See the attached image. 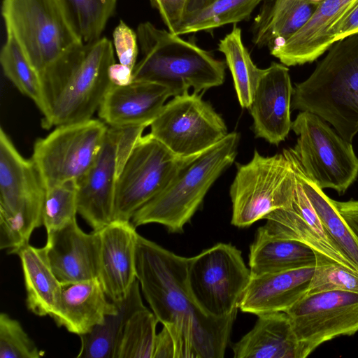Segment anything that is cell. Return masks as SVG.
<instances>
[{
  "label": "cell",
  "instance_id": "obj_21",
  "mask_svg": "<svg viewBox=\"0 0 358 358\" xmlns=\"http://www.w3.org/2000/svg\"><path fill=\"white\" fill-rule=\"evenodd\" d=\"M314 268L251 276L238 308L256 315L285 312L307 294Z\"/></svg>",
  "mask_w": 358,
  "mask_h": 358
},
{
  "label": "cell",
  "instance_id": "obj_8",
  "mask_svg": "<svg viewBox=\"0 0 358 358\" xmlns=\"http://www.w3.org/2000/svg\"><path fill=\"white\" fill-rule=\"evenodd\" d=\"M296 187L295 171L283 152L264 157L255 150L248 163L237 166L230 187L231 224L247 227L276 209L292 208Z\"/></svg>",
  "mask_w": 358,
  "mask_h": 358
},
{
  "label": "cell",
  "instance_id": "obj_27",
  "mask_svg": "<svg viewBox=\"0 0 358 358\" xmlns=\"http://www.w3.org/2000/svg\"><path fill=\"white\" fill-rule=\"evenodd\" d=\"M117 311L107 315L103 322L89 333L80 336L79 358H116L117 350L125 325L130 317L143 308L140 285L136 280L126 297L113 301Z\"/></svg>",
  "mask_w": 358,
  "mask_h": 358
},
{
  "label": "cell",
  "instance_id": "obj_5",
  "mask_svg": "<svg viewBox=\"0 0 358 358\" xmlns=\"http://www.w3.org/2000/svg\"><path fill=\"white\" fill-rule=\"evenodd\" d=\"M240 134L229 133L220 142L191 157L159 194L138 209L131 222L157 223L180 233L198 210L213 184L234 162Z\"/></svg>",
  "mask_w": 358,
  "mask_h": 358
},
{
  "label": "cell",
  "instance_id": "obj_6",
  "mask_svg": "<svg viewBox=\"0 0 358 358\" xmlns=\"http://www.w3.org/2000/svg\"><path fill=\"white\" fill-rule=\"evenodd\" d=\"M46 187L32 159L24 157L0 129V248L29 243L43 224Z\"/></svg>",
  "mask_w": 358,
  "mask_h": 358
},
{
  "label": "cell",
  "instance_id": "obj_18",
  "mask_svg": "<svg viewBox=\"0 0 358 358\" xmlns=\"http://www.w3.org/2000/svg\"><path fill=\"white\" fill-rule=\"evenodd\" d=\"M98 279L112 301L127 296L136 279L138 233L131 221L113 220L102 228Z\"/></svg>",
  "mask_w": 358,
  "mask_h": 358
},
{
  "label": "cell",
  "instance_id": "obj_19",
  "mask_svg": "<svg viewBox=\"0 0 358 358\" xmlns=\"http://www.w3.org/2000/svg\"><path fill=\"white\" fill-rule=\"evenodd\" d=\"M170 96L173 94L169 88L155 83L134 80L126 85L112 84L98 115L110 127H148Z\"/></svg>",
  "mask_w": 358,
  "mask_h": 358
},
{
  "label": "cell",
  "instance_id": "obj_31",
  "mask_svg": "<svg viewBox=\"0 0 358 358\" xmlns=\"http://www.w3.org/2000/svg\"><path fill=\"white\" fill-rule=\"evenodd\" d=\"M264 0H214L206 7L186 17L178 35L210 31L248 18Z\"/></svg>",
  "mask_w": 358,
  "mask_h": 358
},
{
  "label": "cell",
  "instance_id": "obj_13",
  "mask_svg": "<svg viewBox=\"0 0 358 358\" xmlns=\"http://www.w3.org/2000/svg\"><path fill=\"white\" fill-rule=\"evenodd\" d=\"M150 126V134L175 155L201 153L229 133L222 117L199 93L174 96Z\"/></svg>",
  "mask_w": 358,
  "mask_h": 358
},
{
  "label": "cell",
  "instance_id": "obj_28",
  "mask_svg": "<svg viewBox=\"0 0 358 358\" xmlns=\"http://www.w3.org/2000/svg\"><path fill=\"white\" fill-rule=\"evenodd\" d=\"M282 152L290 161L296 180L315 210L329 238L358 271V239L339 213L332 199L303 173L292 149H285Z\"/></svg>",
  "mask_w": 358,
  "mask_h": 358
},
{
  "label": "cell",
  "instance_id": "obj_1",
  "mask_svg": "<svg viewBox=\"0 0 358 358\" xmlns=\"http://www.w3.org/2000/svg\"><path fill=\"white\" fill-rule=\"evenodd\" d=\"M189 257L138 234L136 279L152 311L171 333L175 358H222L236 317H215L196 301L188 280Z\"/></svg>",
  "mask_w": 358,
  "mask_h": 358
},
{
  "label": "cell",
  "instance_id": "obj_39",
  "mask_svg": "<svg viewBox=\"0 0 358 358\" xmlns=\"http://www.w3.org/2000/svg\"><path fill=\"white\" fill-rule=\"evenodd\" d=\"M170 32L177 34L185 19L189 0H150Z\"/></svg>",
  "mask_w": 358,
  "mask_h": 358
},
{
  "label": "cell",
  "instance_id": "obj_7",
  "mask_svg": "<svg viewBox=\"0 0 358 358\" xmlns=\"http://www.w3.org/2000/svg\"><path fill=\"white\" fill-rule=\"evenodd\" d=\"M1 14L7 36L14 39L38 74L83 42L60 0H3Z\"/></svg>",
  "mask_w": 358,
  "mask_h": 358
},
{
  "label": "cell",
  "instance_id": "obj_25",
  "mask_svg": "<svg viewBox=\"0 0 358 358\" xmlns=\"http://www.w3.org/2000/svg\"><path fill=\"white\" fill-rule=\"evenodd\" d=\"M8 253L20 259L27 308L38 316L52 317L59 304L62 284L52 269L45 247L28 243Z\"/></svg>",
  "mask_w": 358,
  "mask_h": 358
},
{
  "label": "cell",
  "instance_id": "obj_32",
  "mask_svg": "<svg viewBox=\"0 0 358 358\" xmlns=\"http://www.w3.org/2000/svg\"><path fill=\"white\" fill-rule=\"evenodd\" d=\"M60 1L78 36L83 43H91L101 38L118 0Z\"/></svg>",
  "mask_w": 358,
  "mask_h": 358
},
{
  "label": "cell",
  "instance_id": "obj_22",
  "mask_svg": "<svg viewBox=\"0 0 358 358\" xmlns=\"http://www.w3.org/2000/svg\"><path fill=\"white\" fill-rule=\"evenodd\" d=\"M116 311V303L107 297L96 278L62 284L59 304L51 317L58 327L80 336Z\"/></svg>",
  "mask_w": 358,
  "mask_h": 358
},
{
  "label": "cell",
  "instance_id": "obj_37",
  "mask_svg": "<svg viewBox=\"0 0 358 358\" xmlns=\"http://www.w3.org/2000/svg\"><path fill=\"white\" fill-rule=\"evenodd\" d=\"M19 321L0 315V358H39L44 355Z\"/></svg>",
  "mask_w": 358,
  "mask_h": 358
},
{
  "label": "cell",
  "instance_id": "obj_23",
  "mask_svg": "<svg viewBox=\"0 0 358 358\" xmlns=\"http://www.w3.org/2000/svg\"><path fill=\"white\" fill-rule=\"evenodd\" d=\"M253 328L232 348L234 358H298L299 343L285 312L257 315Z\"/></svg>",
  "mask_w": 358,
  "mask_h": 358
},
{
  "label": "cell",
  "instance_id": "obj_16",
  "mask_svg": "<svg viewBox=\"0 0 358 358\" xmlns=\"http://www.w3.org/2000/svg\"><path fill=\"white\" fill-rule=\"evenodd\" d=\"M294 92L289 69L282 63L272 62L262 69L251 106L255 136L278 145L290 130L291 104Z\"/></svg>",
  "mask_w": 358,
  "mask_h": 358
},
{
  "label": "cell",
  "instance_id": "obj_17",
  "mask_svg": "<svg viewBox=\"0 0 358 358\" xmlns=\"http://www.w3.org/2000/svg\"><path fill=\"white\" fill-rule=\"evenodd\" d=\"M52 269L62 284L99 278V231H83L76 220L47 234L45 245Z\"/></svg>",
  "mask_w": 358,
  "mask_h": 358
},
{
  "label": "cell",
  "instance_id": "obj_41",
  "mask_svg": "<svg viewBox=\"0 0 358 358\" xmlns=\"http://www.w3.org/2000/svg\"><path fill=\"white\" fill-rule=\"evenodd\" d=\"M334 42L358 34V0L347 10L332 29Z\"/></svg>",
  "mask_w": 358,
  "mask_h": 358
},
{
  "label": "cell",
  "instance_id": "obj_2",
  "mask_svg": "<svg viewBox=\"0 0 358 358\" xmlns=\"http://www.w3.org/2000/svg\"><path fill=\"white\" fill-rule=\"evenodd\" d=\"M115 62L111 41L101 37L70 48L39 73L42 127L91 119L112 85L108 71Z\"/></svg>",
  "mask_w": 358,
  "mask_h": 358
},
{
  "label": "cell",
  "instance_id": "obj_4",
  "mask_svg": "<svg viewBox=\"0 0 358 358\" xmlns=\"http://www.w3.org/2000/svg\"><path fill=\"white\" fill-rule=\"evenodd\" d=\"M328 50L311 75L296 84L291 107L317 115L352 143L358 133V34Z\"/></svg>",
  "mask_w": 358,
  "mask_h": 358
},
{
  "label": "cell",
  "instance_id": "obj_38",
  "mask_svg": "<svg viewBox=\"0 0 358 358\" xmlns=\"http://www.w3.org/2000/svg\"><path fill=\"white\" fill-rule=\"evenodd\" d=\"M113 38L119 63L134 69L138 54L137 33L121 20L113 31Z\"/></svg>",
  "mask_w": 358,
  "mask_h": 358
},
{
  "label": "cell",
  "instance_id": "obj_12",
  "mask_svg": "<svg viewBox=\"0 0 358 358\" xmlns=\"http://www.w3.org/2000/svg\"><path fill=\"white\" fill-rule=\"evenodd\" d=\"M108 130L102 120L57 127L34 145L31 159L46 189L69 180L78 181L95 162Z\"/></svg>",
  "mask_w": 358,
  "mask_h": 358
},
{
  "label": "cell",
  "instance_id": "obj_29",
  "mask_svg": "<svg viewBox=\"0 0 358 358\" xmlns=\"http://www.w3.org/2000/svg\"><path fill=\"white\" fill-rule=\"evenodd\" d=\"M264 227L272 234L285 239L299 241L315 252L335 261L346 268L358 273L355 265L331 241L319 236L293 208L276 209L264 218Z\"/></svg>",
  "mask_w": 358,
  "mask_h": 358
},
{
  "label": "cell",
  "instance_id": "obj_33",
  "mask_svg": "<svg viewBox=\"0 0 358 358\" xmlns=\"http://www.w3.org/2000/svg\"><path fill=\"white\" fill-rule=\"evenodd\" d=\"M158 322L145 306L136 311L125 325L116 358H152Z\"/></svg>",
  "mask_w": 358,
  "mask_h": 358
},
{
  "label": "cell",
  "instance_id": "obj_24",
  "mask_svg": "<svg viewBox=\"0 0 358 358\" xmlns=\"http://www.w3.org/2000/svg\"><path fill=\"white\" fill-rule=\"evenodd\" d=\"M318 3L310 0H264L252 26V41L258 48L283 45L311 18Z\"/></svg>",
  "mask_w": 358,
  "mask_h": 358
},
{
  "label": "cell",
  "instance_id": "obj_42",
  "mask_svg": "<svg viewBox=\"0 0 358 358\" xmlns=\"http://www.w3.org/2000/svg\"><path fill=\"white\" fill-rule=\"evenodd\" d=\"M152 358H175V345L173 337L168 329L163 326L157 334Z\"/></svg>",
  "mask_w": 358,
  "mask_h": 358
},
{
  "label": "cell",
  "instance_id": "obj_30",
  "mask_svg": "<svg viewBox=\"0 0 358 358\" xmlns=\"http://www.w3.org/2000/svg\"><path fill=\"white\" fill-rule=\"evenodd\" d=\"M218 50L224 55L241 106L249 108L262 69H259L252 60L243 44L241 29L234 25L232 30L220 41Z\"/></svg>",
  "mask_w": 358,
  "mask_h": 358
},
{
  "label": "cell",
  "instance_id": "obj_44",
  "mask_svg": "<svg viewBox=\"0 0 358 358\" xmlns=\"http://www.w3.org/2000/svg\"><path fill=\"white\" fill-rule=\"evenodd\" d=\"M113 85H126L133 81V69L120 63H113L108 71Z\"/></svg>",
  "mask_w": 358,
  "mask_h": 358
},
{
  "label": "cell",
  "instance_id": "obj_35",
  "mask_svg": "<svg viewBox=\"0 0 358 358\" xmlns=\"http://www.w3.org/2000/svg\"><path fill=\"white\" fill-rule=\"evenodd\" d=\"M77 213V181L69 180L47 189L43 213L47 234L76 220Z\"/></svg>",
  "mask_w": 358,
  "mask_h": 358
},
{
  "label": "cell",
  "instance_id": "obj_36",
  "mask_svg": "<svg viewBox=\"0 0 358 358\" xmlns=\"http://www.w3.org/2000/svg\"><path fill=\"white\" fill-rule=\"evenodd\" d=\"M315 255L316 262L306 294L335 290L358 293V273L320 253Z\"/></svg>",
  "mask_w": 358,
  "mask_h": 358
},
{
  "label": "cell",
  "instance_id": "obj_11",
  "mask_svg": "<svg viewBox=\"0 0 358 358\" xmlns=\"http://www.w3.org/2000/svg\"><path fill=\"white\" fill-rule=\"evenodd\" d=\"M250 278L241 250L230 243H218L189 257L191 292L201 309L213 317L237 313Z\"/></svg>",
  "mask_w": 358,
  "mask_h": 358
},
{
  "label": "cell",
  "instance_id": "obj_43",
  "mask_svg": "<svg viewBox=\"0 0 358 358\" xmlns=\"http://www.w3.org/2000/svg\"><path fill=\"white\" fill-rule=\"evenodd\" d=\"M332 202L358 239V200Z\"/></svg>",
  "mask_w": 358,
  "mask_h": 358
},
{
  "label": "cell",
  "instance_id": "obj_40",
  "mask_svg": "<svg viewBox=\"0 0 358 358\" xmlns=\"http://www.w3.org/2000/svg\"><path fill=\"white\" fill-rule=\"evenodd\" d=\"M292 207L319 236L331 241L315 210L297 180Z\"/></svg>",
  "mask_w": 358,
  "mask_h": 358
},
{
  "label": "cell",
  "instance_id": "obj_34",
  "mask_svg": "<svg viewBox=\"0 0 358 358\" xmlns=\"http://www.w3.org/2000/svg\"><path fill=\"white\" fill-rule=\"evenodd\" d=\"M0 62L5 76L40 108L42 95L39 74L10 36H7L1 48Z\"/></svg>",
  "mask_w": 358,
  "mask_h": 358
},
{
  "label": "cell",
  "instance_id": "obj_15",
  "mask_svg": "<svg viewBox=\"0 0 358 358\" xmlns=\"http://www.w3.org/2000/svg\"><path fill=\"white\" fill-rule=\"evenodd\" d=\"M285 313L299 343L298 358H305L322 343L358 331V293L306 294Z\"/></svg>",
  "mask_w": 358,
  "mask_h": 358
},
{
  "label": "cell",
  "instance_id": "obj_26",
  "mask_svg": "<svg viewBox=\"0 0 358 358\" xmlns=\"http://www.w3.org/2000/svg\"><path fill=\"white\" fill-rule=\"evenodd\" d=\"M315 252L303 243L282 238L264 226L257 229L250 248L251 276L313 266Z\"/></svg>",
  "mask_w": 358,
  "mask_h": 358
},
{
  "label": "cell",
  "instance_id": "obj_45",
  "mask_svg": "<svg viewBox=\"0 0 358 358\" xmlns=\"http://www.w3.org/2000/svg\"><path fill=\"white\" fill-rule=\"evenodd\" d=\"M213 1L214 0H189L185 18L206 7Z\"/></svg>",
  "mask_w": 358,
  "mask_h": 358
},
{
  "label": "cell",
  "instance_id": "obj_10",
  "mask_svg": "<svg viewBox=\"0 0 358 358\" xmlns=\"http://www.w3.org/2000/svg\"><path fill=\"white\" fill-rule=\"evenodd\" d=\"M191 157L175 155L150 134L141 136L117 176L113 220L131 221L138 209L166 187Z\"/></svg>",
  "mask_w": 358,
  "mask_h": 358
},
{
  "label": "cell",
  "instance_id": "obj_3",
  "mask_svg": "<svg viewBox=\"0 0 358 358\" xmlns=\"http://www.w3.org/2000/svg\"><path fill=\"white\" fill-rule=\"evenodd\" d=\"M137 36L141 59L133 69V81H148L169 88L173 96L199 93L224 81L225 61L180 35L157 28L151 22L139 24Z\"/></svg>",
  "mask_w": 358,
  "mask_h": 358
},
{
  "label": "cell",
  "instance_id": "obj_20",
  "mask_svg": "<svg viewBox=\"0 0 358 358\" xmlns=\"http://www.w3.org/2000/svg\"><path fill=\"white\" fill-rule=\"evenodd\" d=\"M356 0H323L310 20L283 45L270 50L287 66L316 60L332 45V29Z\"/></svg>",
  "mask_w": 358,
  "mask_h": 358
},
{
  "label": "cell",
  "instance_id": "obj_14",
  "mask_svg": "<svg viewBox=\"0 0 358 358\" xmlns=\"http://www.w3.org/2000/svg\"><path fill=\"white\" fill-rule=\"evenodd\" d=\"M143 130L142 127H108L95 162L77 181L78 213L93 231L113 221L117 176Z\"/></svg>",
  "mask_w": 358,
  "mask_h": 358
},
{
  "label": "cell",
  "instance_id": "obj_46",
  "mask_svg": "<svg viewBox=\"0 0 358 358\" xmlns=\"http://www.w3.org/2000/svg\"><path fill=\"white\" fill-rule=\"evenodd\" d=\"M310 1L313 2V3H319L321 1H322L323 0H310Z\"/></svg>",
  "mask_w": 358,
  "mask_h": 358
},
{
  "label": "cell",
  "instance_id": "obj_9",
  "mask_svg": "<svg viewBox=\"0 0 358 358\" xmlns=\"http://www.w3.org/2000/svg\"><path fill=\"white\" fill-rule=\"evenodd\" d=\"M292 129L298 138L291 149L306 176L322 189L343 194L358 176V157L352 143L309 111L298 114Z\"/></svg>",
  "mask_w": 358,
  "mask_h": 358
}]
</instances>
